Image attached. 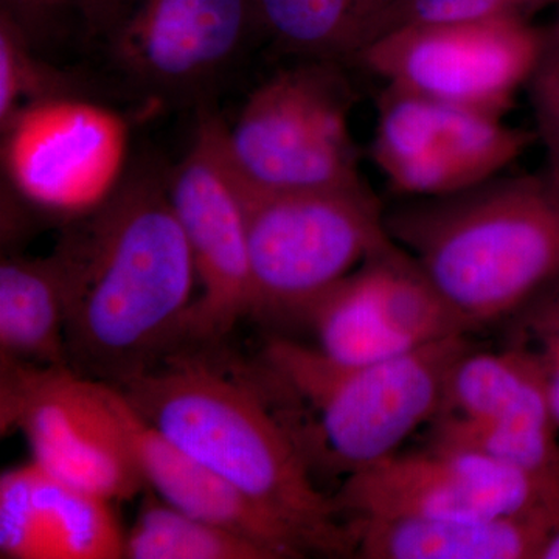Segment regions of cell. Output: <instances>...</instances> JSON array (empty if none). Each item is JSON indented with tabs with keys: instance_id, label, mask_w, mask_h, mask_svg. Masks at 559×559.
<instances>
[{
	"instance_id": "1",
	"label": "cell",
	"mask_w": 559,
	"mask_h": 559,
	"mask_svg": "<svg viewBox=\"0 0 559 559\" xmlns=\"http://www.w3.org/2000/svg\"><path fill=\"white\" fill-rule=\"evenodd\" d=\"M53 255L70 369L120 385L178 347L197 272L157 162H139L102 207L66 224Z\"/></svg>"
},
{
	"instance_id": "2",
	"label": "cell",
	"mask_w": 559,
	"mask_h": 559,
	"mask_svg": "<svg viewBox=\"0 0 559 559\" xmlns=\"http://www.w3.org/2000/svg\"><path fill=\"white\" fill-rule=\"evenodd\" d=\"M114 388L143 421L288 525L308 554L355 555L352 527L316 487L285 417L221 345L176 348Z\"/></svg>"
},
{
	"instance_id": "3",
	"label": "cell",
	"mask_w": 559,
	"mask_h": 559,
	"mask_svg": "<svg viewBox=\"0 0 559 559\" xmlns=\"http://www.w3.org/2000/svg\"><path fill=\"white\" fill-rule=\"evenodd\" d=\"M385 224L474 329L521 310L559 278V186L546 173L419 198Z\"/></svg>"
},
{
	"instance_id": "4",
	"label": "cell",
	"mask_w": 559,
	"mask_h": 559,
	"mask_svg": "<svg viewBox=\"0 0 559 559\" xmlns=\"http://www.w3.org/2000/svg\"><path fill=\"white\" fill-rule=\"evenodd\" d=\"M469 349L463 334L396 358L341 364L318 348L272 340L263 367L311 415L308 425H288L311 468L320 459L349 476L396 454L439 418L451 371Z\"/></svg>"
},
{
	"instance_id": "5",
	"label": "cell",
	"mask_w": 559,
	"mask_h": 559,
	"mask_svg": "<svg viewBox=\"0 0 559 559\" xmlns=\"http://www.w3.org/2000/svg\"><path fill=\"white\" fill-rule=\"evenodd\" d=\"M259 39L255 0H84L70 43L92 87L202 110Z\"/></svg>"
},
{
	"instance_id": "6",
	"label": "cell",
	"mask_w": 559,
	"mask_h": 559,
	"mask_svg": "<svg viewBox=\"0 0 559 559\" xmlns=\"http://www.w3.org/2000/svg\"><path fill=\"white\" fill-rule=\"evenodd\" d=\"M219 148L245 215L252 318L305 320L316 301L395 242L380 201L366 183L329 190L263 189L231 167L221 138Z\"/></svg>"
},
{
	"instance_id": "7",
	"label": "cell",
	"mask_w": 559,
	"mask_h": 559,
	"mask_svg": "<svg viewBox=\"0 0 559 559\" xmlns=\"http://www.w3.org/2000/svg\"><path fill=\"white\" fill-rule=\"evenodd\" d=\"M355 103L340 62L304 60L252 91L221 146L242 178L270 190L362 186L349 131Z\"/></svg>"
},
{
	"instance_id": "8",
	"label": "cell",
	"mask_w": 559,
	"mask_h": 559,
	"mask_svg": "<svg viewBox=\"0 0 559 559\" xmlns=\"http://www.w3.org/2000/svg\"><path fill=\"white\" fill-rule=\"evenodd\" d=\"M0 430L21 432L32 462L110 502L146 491L127 421V401L70 367L0 359Z\"/></svg>"
},
{
	"instance_id": "9",
	"label": "cell",
	"mask_w": 559,
	"mask_h": 559,
	"mask_svg": "<svg viewBox=\"0 0 559 559\" xmlns=\"http://www.w3.org/2000/svg\"><path fill=\"white\" fill-rule=\"evenodd\" d=\"M547 46L549 33L524 17L412 24L373 40L355 66L385 86L502 119Z\"/></svg>"
},
{
	"instance_id": "10",
	"label": "cell",
	"mask_w": 559,
	"mask_h": 559,
	"mask_svg": "<svg viewBox=\"0 0 559 559\" xmlns=\"http://www.w3.org/2000/svg\"><path fill=\"white\" fill-rule=\"evenodd\" d=\"M0 130L10 189L66 224L102 207L127 176L130 123L86 95L33 103Z\"/></svg>"
},
{
	"instance_id": "11",
	"label": "cell",
	"mask_w": 559,
	"mask_h": 559,
	"mask_svg": "<svg viewBox=\"0 0 559 559\" xmlns=\"http://www.w3.org/2000/svg\"><path fill=\"white\" fill-rule=\"evenodd\" d=\"M352 520L476 521L559 511V479L533 476L462 448L430 443L349 474L336 498Z\"/></svg>"
},
{
	"instance_id": "12",
	"label": "cell",
	"mask_w": 559,
	"mask_h": 559,
	"mask_svg": "<svg viewBox=\"0 0 559 559\" xmlns=\"http://www.w3.org/2000/svg\"><path fill=\"white\" fill-rule=\"evenodd\" d=\"M219 119L209 109L201 110L193 145L168 171L173 209L201 286L176 348L219 347L242 319L252 318L248 235L240 200L221 154Z\"/></svg>"
},
{
	"instance_id": "13",
	"label": "cell",
	"mask_w": 559,
	"mask_h": 559,
	"mask_svg": "<svg viewBox=\"0 0 559 559\" xmlns=\"http://www.w3.org/2000/svg\"><path fill=\"white\" fill-rule=\"evenodd\" d=\"M535 139L500 117L385 86L370 156L401 197L440 198L496 178Z\"/></svg>"
},
{
	"instance_id": "14",
	"label": "cell",
	"mask_w": 559,
	"mask_h": 559,
	"mask_svg": "<svg viewBox=\"0 0 559 559\" xmlns=\"http://www.w3.org/2000/svg\"><path fill=\"white\" fill-rule=\"evenodd\" d=\"M305 322L316 348L341 364L396 358L476 330L396 241L316 301Z\"/></svg>"
},
{
	"instance_id": "15",
	"label": "cell",
	"mask_w": 559,
	"mask_h": 559,
	"mask_svg": "<svg viewBox=\"0 0 559 559\" xmlns=\"http://www.w3.org/2000/svg\"><path fill=\"white\" fill-rule=\"evenodd\" d=\"M110 500L66 484L32 462L0 476V557L119 559L124 535Z\"/></svg>"
},
{
	"instance_id": "16",
	"label": "cell",
	"mask_w": 559,
	"mask_h": 559,
	"mask_svg": "<svg viewBox=\"0 0 559 559\" xmlns=\"http://www.w3.org/2000/svg\"><path fill=\"white\" fill-rule=\"evenodd\" d=\"M127 421L146 488L168 506L252 540L272 559L301 558L308 554L288 525L143 421L128 401Z\"/></svg>"
},
{
	"instance_id": "17",
	"label": "cell",
	"mask_w": 559,
	"mask_h": 559,
	"mask_svg": "<svg viewBox=\"0 0 559 559\" xmlns=\"http://www.w3.org/2000/svg\"><path fill=\"white\" fill-rule=\"evenodd\" d=\"M355 555L366 559H533L559 527L558 510L491 520H349Z\"/></svg>"
},
{
	"instance_id": "18",
	"label": "cell",
	"mask_w": 559,
	"mask_h": 559,
	"mask_svg": "<svg viewBox=\"0 0 559 559\" xmlns=\"http://www.w3.org/2000/svg\"><path fill=\"white\" fill-rule=\"evenodd\" d=\"M69 294L53 252L44 259L7 257L0 264V359L69 367Z\"/></svg>"
},
{
	"instance_id": "19",
	"label": "cell",
	"mask_w": 559,
	"mask_h": 559,
	"mask_svg": "<svg viewBox=\"0 0 559 559\" xmlns=\"http://www.w3.org/2000/svg\"><path fill=\"white\" fill-rule=\"evenodd\" d=\"M261 31L304 60L355 66L388 27L400 0H255Z\"/></svg>"
},
{
	"instance_id": "20",
	"label": "cell",
	"mask_w": 559,
	"mask_h": 559,
	"mask_svg": "<svg viewBox=\"0 0 559 559\" xmlns=\"http://www.w3.org/2000/svg\"><path fill=\"white\" fill-rule=\"evenodd\" d=\"M554 412L538 356L532 347L466 353L448 380L439 418L503 421Z\"/></svg>"
},
{
	"instance_id": "21",
	"label": "cell",
	"mask_w": 559,
	"mask_h": 559,
	"mask_svg": "<svg viewBox=\"0 0 559 559\" xmlns=\"http://www.w3.org/2000/svg\"><path fill=\"white\" fill-rule=\"evenodd\" d=\"M123 558L272 559L252 540L182 513L153 495L143 499L124 535Z\"/></svg>"
},
{
	"instance_id": "22",
	"label": "cell",
	"mask_w": 559,
	"mask_h": 559,
	"mask_svg": "<svg viewBox=\"0 0 559 559\" xmlns=\"http://www.w3.org/2000/svg\"><path fill=\"white\" fill-rule=\"evenodd\" d=\"M81 70L57 68L40 55L9 14L0 11V128L33 103L90 95Z\"/></svg>"
},
{
	"instance_id": "23",
	"label": "cell",
	"mask_w": 559,
	"mask_h": 559,
	"mask_svg": "<svg viewBox=\"0 0 559 559\" xmlns=\"http://www.w3.org/2000/svg\"><path fill=\"white\" fill-rule=\"evenodd\" d=\"M555 2L559 0H400L384 33L412 24H440L495 17L528 20V14L546 9Z\"/></svg>"
},
{
	"instance_id": "24",
	"label": "cell",
	"mask_w": 559,
	"mask_h": 559,
	"mask_svg": "<svg viewBox=\"0 0 559 559\" xmlns=\"http://www.w3.org/2000/svg\"><path fill=\"white\" fill-rule=\"evenodd\" d=\"M84 0H0V11L9 14L17 27L44 55L72 40L76 16Z\"/></svg>"
},
{
	"instance_id": "25",
	"label": "cell",
	"mask_w": 559,
	"mask_h": 559,
	"mask_svg": "<svg viewBox=\"0 0 559 559\" xmlns=\"http://www.w3.org/2000/svg\"><path fill=\"white\" fill-rule=\"evenodd\" d=\"M527 91L536 121V139L546 150V175L559 186V44L549 46L528 80Z\"/></svg>"
},
{
	"instance_id": "26",
	"label": "cell",
	"mask_w": 559,
	"mask_h": 559,
	"mask_svg": "<svg viewBox=\"0 0 559 559\" xmlns=\"http://www.w3.org/2000/svg\"><path fill=\"white\" fill-rule=\"evenodd\" d=\"M525 330L538 356L550 406L559 425V278L525 305Z\"/></svg>"
},
{
	"instance_id": "27",
	"label": "cell",
	"mask_w": 559,
	"mask_h": 559,
	"mask_svg": "<svg viewBox=\"0 0 559 559\" xmlns=\"http://www.w3.org/2000/svg\"><path fill=\"white\" fill-rule=\"evenodd\" d=\"M539 559H559V527L551 533L550 538L544 544Z\"/></svg>"
},
{
	"instance_id": "28",
	"label": "cell",
	"mask_w": 559,
	"mask_h": 559,
	"mask_svg": "<svg viewBox=\"0 0 559 559\" xmlns=\"http://www.w3.org/2000/svg\"><path fill=\"white\" fill-rule=\"evenodd\" d=\"M550 38L555 40V43L559 44V17L557 24H555L554 31L549 33Z\"/></svg>"
}]
</instances>
